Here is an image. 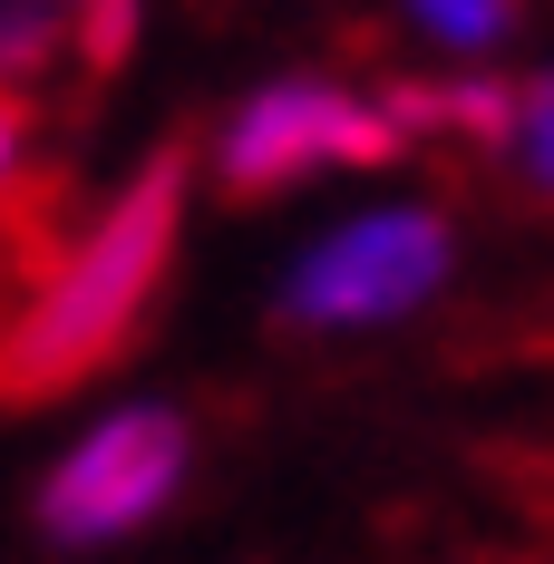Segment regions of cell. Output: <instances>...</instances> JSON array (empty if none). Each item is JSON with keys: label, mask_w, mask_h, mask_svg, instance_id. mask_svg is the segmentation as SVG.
Instances as JSON below:
<instances>
[{"label": "cell", "mask_w": 554, "mask_h": 564, "mask_svg": "<svg viewBox=\"0 0 554 564\" xmlns=\"http://www.w3.org/2000/svg\"><path fill=\"white\" fill-rule=\"evenodd\" d=\"M175 234H185V156L156 147L98 205V225L30 282L20 322L0 332V399H50V390H78L88 370H108L166 282Z\"/></svg>", "instance_id": "obj_1"}, {"label": "cell", "mask_w": 554, "mask_h": 564, "mask_svg": "<svg viewBox=\"0 0 554 564\" xmlns=\"http://www.w3.org/2000/svg\"><path fill=\"white\" fill-rule=\"evenodd\" d=\"M447 263H457V234H447L438 205H370L292 263L282 312L302 332H380V322L419 312L438 292Z\"/></svg>", "instance_id": "obj_2"}, {"label": "cell", "mask_w": 554, "mask_h": 564, "mask_svg": "<svg viewBox=\"0 0 554 564\" xmlns=\"http://www.w3.org/2000/svg\"><path fill=\"white\" fill-rule=\"evenodd\" d=\"M185 457H195L185 419L156 409V399H127L98 429H78L68 457L40 477V525L58 545H117V535H137V525H156L175 507Z\"/></svg>", "instance_id": "obj_3"}, {"label": "cell", "mask_w": 554, "mask_h": 564, "mask_svg": "<svg viewBox=\"0 0 554 564\" xmlns=\"http://www.w3.org/2000/svg\"><path fill=\"white\" fill-rule=\"evenodd\" d=\"M399 147L409 137L380 98H350L332 78H273L224 117L215 175H224V195H273V185H302L322 166H389Z\"/></svg>", "instance_id": "obj_4"}, {"label": "cell", "mask_w": 554, "mask_h": 564, "mask_svg": "<svg viewBox=\"0 0 554 564\" xmlns=\"http://www.w3.org/2000/svg\"><path fill=\"white\" fill-rule=\"evenodd\" d=\"M409 20L438 50H497L506 30H515V0H409Z\"/></svg>", "instance_id": "obj_5"}, {"label": "cell", "mask_w": 554, "mask_h": 564, "mask_svg": "<svg viewBox=\"0 0 554 564\" xmlns=\"http://www.w3.org/2000/svg\"><path fill=\"white\" fill-rule=\"evenodd\" d=\"M506 147H515L525 185H535V195H554V68L515 88V137H506Z\"/></svg>", "instance_id": "obj_6"}, {"label": "cell", "mask_w": 554, "mask_h": 564, "mask_svg": "<svg viewBox=\"0 0 554 564\" xmlns=\"http://www.w3.org/2000/svg\"><path fill=\"white\" fill-rule=\"evenodd\" d=\"M50 40H58V10H50V0H0V88H10V68L50 58Z\"/></svg>", "instance_id": "obj_7"}, {"label": "cell", "mask_w": 554, "mask_h": 564, "mask_svg": "<svg viewBox=\"0 0 554 564\" xmlns=\"http://www.w3.org/2000/svg\"><path fill=\"white\" fill-rule=\"evenodd\" d=\"M137 40V0H78V58L88 68H117Z\"/></svg>", "instance_id": "obj_8"}, {"label": "cell", "mask_w": 554, "mask_h": 564, "mask_svg": "<svg viewBox=\"0 0 554 564\" xmlns=\"http://www.w3.org/2000/svg\"><path fill=\"white\" fill-rule=\"evenodd\" d=\"M20 147H30V108H20V88H0V185L20 175Z\"/></svg>", "instance_id": "obj_9"}]
</instances>
